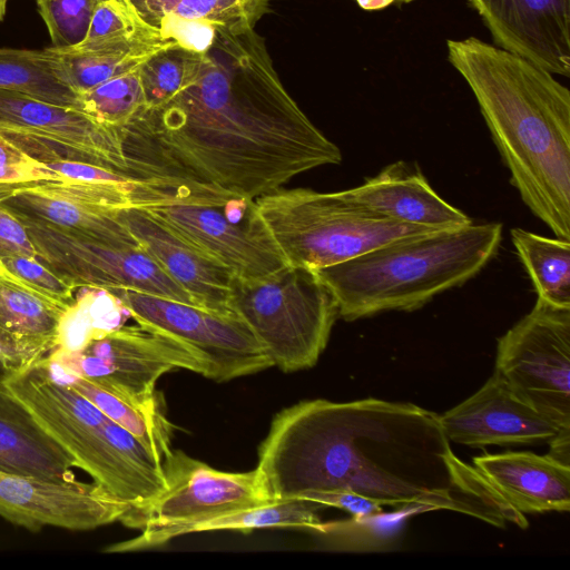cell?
<instances>
[{"mask_svg": "<svg viewBox=\"0 0 570 570\" xmlns=\"http://www.w3.org/2000/svg\"><path fill=\"white\" fill-rule=\"evenodd\" d=\"M320 508V504L305 499H277L197 523L188 530V533L217 530L249 532L266 528H295L325 534L328 522L322 521L318 514Z\"/></svg>", "mask_w": 570, "mask_h": 570, "instance_id": "cell-30", "label": "cell"}, {"mask_svg": "<svg viewBox=\"0 0 570 570\" xmlns=\"http://www.w3.org/2000/svg\"><path fill=\"white\" fill-rule=\"evenodd\" d=\"M229 308L283 372L314 366L338 316L335 297L317 273L298 266L257 279L234 276Z\"/></svg>", "mask_w": 570, "mask_h": 570, "instance_id": "cell-7", "label": "cell"}, {"mask_svg": "<svg viewBox=\"0 0 570 570\" xmlns=\"http://www.w3.org/2000/svg\"><path fill=\"white\" fill-rule=\"evenodd\" d=\"M141 65L79 94L80 110L104 126H126L146 105Z\"/></svg>", "mask_w": 570, "mask_h": 570, "instance_id": "cell-31", "label": "cell"}, {"mask_svg": "<svg viewBox=\"0 0 570 570\" xmlns=\"http://www.w3.org/2000/svg\"><path fill=\"white\" fill-rule=\"evenodd\" d=\"M118 217L144 248L203 308L232 313V272L154 218L142 208L118 210Z\"/></svg>", "mask_w": 570, "mask_h": 570, "instance_id": "cell-19", "label": "cell"}, {"mask_svg": "<svg viewBox=\"0 0 570 570\" xmlns=\"http://www.w3.org/2000/svg\"><path fill=\"white\" fill-rule=\"evenodd\" d=\"M13 255L38 257L27 228L0 204V259Z\"/></svg>", "mask_w": 570, "mask_h": 570, "instance_id": "cell-38", "label": "cell"}, {"mask_svg": "<svg viewBox=\"0 0 570 570\" xmlns=\"http://www.w3.org/2000/svg\"><path fill=\"white\" fill-rule=\"evenodd\" d=\"M167 488L145 505L131 508L120 522L140 534L105 549L134 552L156 548L187 534L204 521L272 501L257 470L226 472L180 450L163 461Z\"/></svg>", "mask_w": 570, "mask_h": 570, "instance_id": "cell-8", "label": "cell"}, {"mask_svg": "<svg viewBox=\"0 0 570 570\" xmlns=\"http://www.w3.org/2000/svg\"><path fill=\"white\" fill-rule=\"evenodd\" d=\"M68 48L86 53L153 56L169 46L137 18L125 0H99L86 37Z\"/></svg>", "mask_w": 570, "mask_h": 570, "instance_id": "cell-26", "label": "cell"}, {"mask_svg": "<svg viewBox=\"0 0 570 570\" xmlns=\"http://www.w3.org/2000/svg\"><path fill=\"white\" fill-rule=\"evenodd\" d=\"M134 173L253 202L293 177L342 161L340 148L284 87L256 30L218 36L168 102L119 128Z\"/></svg>", "mask_w": 570, "mask_h": 570, "instance_id": "cell-1", "label": "cell"}, {"mask_svg": "<svg viewBox=\"0 0 570 570\" xmlns=\"http://www.w3.org/2000/svg\"><path fill=\"white\" fill-rule=\"evenodd\" d=\"M0 204L20 222L43 225L102 245L139 246L119 219L118 210L66 196L45 183L14 189Z\"/></svg>", "mask_w": 570, "mask_h": 570, "instance_id": "cell-22", "label": "cell"}, {"mask_svg": "<svg viewBox=\"0 0 570 570\" xmlns=\"http://www.w3.org/2000/svg\"><path fill=\"white\" fill-rule=\"evenodd\" d=\"M66 309L22 285L0 263V348L18 371L56 348Z\"/></svg>", "mask_w": 570, "mask_h": 570, "instance_id": "cell-23", "label": "cell"}, {"mask_svg": "<svg viewBox=\"0 0 570 570\" xmlns=\"http://www.w3.org/2000/svg\"><path fill=\"white\" fill-rule=\"evenodd\" d=\"M412 515L405 511L389 514L353 518L352 520L328 522L327 532L341 543L356 550H382L390 544L404 518Z\"/></svg>", "mask_w": 570, "mask_h": 570, "instance_id": "cell-35", "label": "cell"}, {"mask_svg": "<svg viewBox=\"0 0 570 570\" xmlns=\"http://www.w3.org/2000/svg\"><path fill=\"white\" fill-rule=\"evenodd\" d=\"M0 89L21 91L51 104L80 110L78 94L57 78L48 48H0Z\"/></svg>", "mask_w": 570, "mask_h": 570, "instance_id": "cell-29", "label": "cell"}, {"mask_svg": "<svg viewBox=\"0 0 570 570\" xmlns=\"http://www.w3.org/2000/svg\"><path fill=\"white\" fill-rule=\"evenodd\" d=\"M9 0H0V22L3 20Z\"/></svg>", "mask_w": 570, "mask_h": 570, "instance_id": "cell-42", "label": "cell"}, {"mask_svg": "<svg viewBox=\"0 0 570 570\" xmlns=\"http://www.w3.org/2000/svg\"><path fill=\"white\" fill-rule=\"evenodd\" d=\"M494 372L527 404L570 428V307L538 298L498 340Z\"/></svg>", "mask_w": 570, "mask_h": 570, "instance_id": "cell-9", "label": "cell"}, {"mask_svg": "<svg viewBox=\"0 0 570 570\" xmlns=\"http://www.w3.org/2000/svg\"><path fill=\"white\" fill-rule=\"evenodd\" d=\"M473 465L523 514L570 509V466L548 455L509 451L475 456Z\"/></svg>", "mask_w": 570, "mask_h": 570, "instance_id": "cell-21", "label": "cell"}, {"mask_svg": "<svg viewBox=\"0 0 570 570\" xmlns=\"http://www.w3.org/2000/svg\"><path fill=\"white\" fill-rule=\"evenodd\" d=\"M17 371L18 368L16 365L3 354L0 348V380H4Z\"/></svg>", "mask_w": 570, "mask_h": 570, "instance_id": "cell-41", "label": "cell"}, {"mask_svg": "<svg viewBox=\"0 0 570 570\" xmlns=\"http://www.w3.org/2000/svg\"><path fill=\"white\" fill-rule=\"evenodd\" d=\"M75 303L62 314L53 351L73 353L125 325L129 313L120 299L104 288L80 287ZM52 351V352H53Z\"/></svg>", "mask_w": 570, "mask_h": 570, "instance_id": "cell-28", "label": "cell"}, {"mask_svg": "<svg viewBox=\"0 0 570 570\" xmlns=\"http://www.w3.org/2000/svg\"><path fill=\"white\" fill-rule=\"evenodd\" d=\"M511 239L538 298L570 307V242L522 228L511 229Z\"/></svg>", "mask_w": 570, "mask_h": 570, "instance_id": "cell-27", "label": "cell"}, {"mask_svg": "<svg viewBox=\"0 0 570 570\" xmlns=\"http://www.w3.org/2000/svg\"><path fill=\"white\" fill-rule=\"evenodd\" d=\"M511 184L557 238L570 242V91L537 63L479 38L446 41Z\"/></svg>", "mask_w": 570, "mask_h": 570, "instance_id": "cell-3", "label": "cell"}, {"mask_svg": "<svg viewBox=\"0 0 570 570\" xmlns=\"http://www.w3.org/2000/svg\"><path fill=\"white\" fill-rule=\"evenodd\" d=\"M272 0H125L169 47L204 52L218 36L254 30Z\"/></svg>", "mask_w": 570, "mask_h": 570, "instance_id": "cell-18", "label": "cell"}, {"mask_svg": "<svg viewBox=\"0 0 570 570\" xmlns=\"http://www.w3.org/2000/svg\"><path fill=\"white\" fill-rule=\"evenodd\" d=\"M495 46L570 76V0H468Z\"/></svg>", "mask_w": 570, "mask_h": 570, "instance_id": "cell-16", "label": "cell"}, {"mask_svg": "<svg viewBox=\"0 0 570 570\" xmlns=\"http://www.w3.org/2000/svg\"><path fill=\"white\" fill-rule=\"evenodd\" d=\"M130 507L96 482H53L0 470V515L33 532L96 529L120 521Z\"/></svg>", "mask_w": 570, "mask_h": 570, "instance_id": "cell-15", "label": "cell"}, {"mask_svg": "<svg viewBox=\"0 0 570 570\" xmlns=\"http://www.w3.org/2000/svg\"><path fill=\"white\" fill-rule=\"evenodd\" d=\"M343 191L370 210L404 224L430 229L472 224L436 194L417 166L406 161L390 164L361 186Z\"/></svg>", "mask_w": 570, "mask_h": 570, "instance_id": "cell-20", "label": "cell"}, {"mask_svg": "<svg viewBox=\"0 0 570 570\" xmlns=\"http://www.w3.org/2000/svg\"><path fill=\"white\" fill-rule=\"evenodd\" d=\"M0 136L43 164L81 161L137 178L124 154L119 129L73 107L0 89Z\"/></svg>", "mask_w": 570, "mask_h": 570, "instance_id": "cell-10", "label": "cell"}, {"mask_svg": "<svg viewBox=\"0 0 570 570\" xmlns=\"http://www.w3.org/2000/svg\"><path fill=\"white\" fill-rule=\"evenodd\" d=\"M356 4L365 11H379L390 6H400L410 3L414 0H354Z\"/></svg>", "mask_w": 570, "mask_h": 570, "instance_id": "cell-40", "label": "cell"}, {"mask_svg": "<svg viewBox=\"0 0 570 570\" xmlns=\"http://www.w3.org/2000/svg\"><path fill=\"white\" fill-rule=\"evenodd\" d=\"M59 176L0 136V202L14 189L58 181Z\"/></svg>", "mask_w": 570, "mask_h": 570, "instance_id": "cell-37", "label": "cell"}, {"mask_svg": "<svg viewBox=\"0 0 570 570\" xmlns=\"http://www.w3.org/2000/svg\"><path fill=\"white\" fill-rule=\"evenodd\" d=\"M256 470L273 500L348 493L394 511L451 510L528 528L524 514L453 453L440 415L411 403H296L275 415Z\"/></svg>", "mask_w": 570, "mask_h": 570, "instance_id": "cell-2", "label": "cell"}, {"mask_svg": "<svg viewBox=\"0 0 570 570\" xmlns=\"http://www.w3.org/2000/svg\"><path fill=\"white\" fill-rule=\"evenodd\" d=\"M21 223L38 258L76 289H130L200 307L140 246L114 247L43 225Z\"/></svg>", "mask_w": 570, "mask_h": 570, "instance_id": "cell-14", "label": "cell"}, {"mask_svg": "<svg viewBox=\"0 0 570 570\" xmlns=\"http://www.w3.org/2000/svg\"><path fill=\"white\" fill-rule=\"evenodd\" d=\"M43 430L100 487L132 508L158 497L161 461L92 402L60 380L45 358L4 379Z\"/></svg>", "mask_w": 570, "mask_h": 570, "instance_id": "cell-5", "label": "cell"}, {"mask_svg": "<svg viewBox=\"0 0 570 570\" xmlns=\"http://www.w3.org/2000/svg\"><path fill=\"white\" fill-rule=\"evenodd\" d=\"M548 442L550 443V450L547 455L563 465L570 466V428H561Z\"/></svg>", "mask_w": 570, "mask_h": 570, "instance_id": "cell-39", "label": "cell"}, {"mask_svg": "<svg viewBox=\"0 0 570 570\" xmlns=\"http://www.w3.org/2000/svg\"><path fill=\"white\" fill-rule=\"evenodd\" d=\"M61 375L102 380L139 399L156 395L167 372L185 368L208 379L204 356L188 344L144 325H122L90 342L81 351H53L45 358Z\"/></svg>", "mask_w": 570, "mask_h": 570, "instance_id": "cell-11", "label": "cell"}, {"mask_svg": "<svg viewBox=\"0 0 570 570\" xmlns=\"http://www.w3.org/2000/svg\"><path fill=\"white\" fill-rule=\"evenodd\" d=\"M501 239L500 223H472L400 238L315 272L345 321L409 312L474 277Z\"/></svg>", "mask_w": 570, "mask_h": 570, "instance_id": "cell-4", "label": "cell"}, {"mask_svg": "<svg viewBox=\"0 0 570 570\" xmlns=\"http://www.w3.org/2000/svg\"><path fill=\"white\" fill-rule=\"evenodd\" d=\"M440 421L449 441L471 448L548 442L561 429L522 401L495 372Z\"/></svg>", "mask_w": 570, "mask_h": 570, "instance_id": "cell-17", "label": "cell"}, {"mask_svg": "<svg viewBox=\"0 0 570 570\" xmlns=\"http://www.w3.org/2000/svg\"><path fill=\"white\" fill-rule=\"evenodd\" d=\"M0 263L10 276L47 299L66 308L75 303L77 289L38 257L13 255Z\"/></svg>", "mask_w": 570, "mask_h": 570, "instance_id": "cell-36", "label": "cell"}, {"mask_svg": "<svg viewBox=\"0 0 570 570\" xmlns=\"http://www.w3.org/2000/svg\"><path fill=\"white\" fill-rule=\"evenodd\" d=\"M137 324L168 334L196 350L208 363V379L225 382L273 366L264 346L234 312L130 291L111 289Z\"/></svg>", "mask_w": 570, "mask_h": 570, "instance_id": "cell-12", "label": "cell"}, {"mask_svg": "<svg viewBox=\"0 0 570 570\" xmlns=\"http://www.w3.org/2000/svg\"><path fill=\"white\" fill-rule=\"evenodd\" d=\"M253 202L214 206L179 199L142 209L227 267L235 277L257 279L289 265L256 215Z\"/></svg>", "mask_w": 570, "mask_h": 570, "instance_id": "cell-13", "label": "cell"}, {"mask_svg": "<svg viewBox=\"0 0 570 570\" xmlns=\"http://www.w3.org/2000/svg\"><path fill=\"white\" fill-rule=\"evenodd\" d=\"M198 61V52L183 48H165L140 67V78L146 105L156 108L168 102L191 77Z\"/></svg>", "mask_w": 570, "mask_h": 570, "instance_id": "cell-33", "label": "cell"}, {"mask_svg": "<svg viewBox=\"0 0 570 570\" xmlns=\"http://www.w3.org/2000/svg\"><path fill=\"white\" fill-rule=\"evenodd\" d=\"M52 373L137 438L161 463L170 455L173 425L166 416L160 393L139 399L102 380Z\"/></svg>", "mask_w": 570, "mask_h": 570, "instance_id": "cell-25", "label": "cell"}, {"mask_svg": "<svg viewBox=\"0 0 570 570\" xmlns=\"http://www.w3.org/2000/svg\"><path fill=\"white\" fill-rule=\"evenodd\" d=\"M253 204L288 265L314 271L400 238L436 230L386 218L343 190L277 189Z\"/></svg>", "mask_w": 570, "mask_h": 570, "instance_id": "cell-6", "label": "cell"}, {"mask_svg": "<svg viewBox=\"0 0 570 570\" xmlns=\"http://www.w3.org/2000/svg\"><path fill=\"white\" fill-rule=\"evenodd\" d=\"M99 0H36L52 48H68L86 37Z\"/></svg>", "mask_w": 570, "mask_h": 570, "instance_id": "cell-34", "label": "cell"}, {"mask_svg": "<svg viewBox=\"0 0 570 570\" xmlns=\"http://www.w3.org/2000/svg\"><path fill=\"white\" fill-rule=\"evenodd\" d=\"M73 459L0 380V470L53 482L76 481Z\"/></svg>", "mask_w": 570, "mask_h": 570, "instance_id": "cell-24", "label": "cell"}, {"mask_svg": "<svg viewBox=\"0 0 570 570\" xmlns=\"http://www.w3.org/2000/svg\"><path fill=\"white\" fill-rule=\"evenodd\" d=\"M48 49L57 78L78 95L140 66L151 57L137 53H86L69 48Z\"/></svg>", "mask_w": 570, "mask_h": 570, "instance_id": "cell-32", "label": "cell"}]
</instances>
